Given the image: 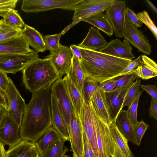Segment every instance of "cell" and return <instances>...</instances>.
<instances>
[{
  "mask_svg": "<svg viewBox=\"0 0 157 157\" xmlns=\"http://www.w3.org/2000/svg\"><path fill=\"white\" fill-rule=\"evenodd\" d=\"M51 85L32 93L31 99L23 113L20 127L22 140L36 143L47 130L53 127Z\"/></svg>",
  "mask_w": 157,
  "mask_h": 157,
  "instance_id": "cell-1",
  "label": "cell"
},
{
  "mask_svg": "<svg viewBox=\"0 0 157 157\" xmlns=\"http://www.w3.org/2000/svg\"><path fill=\"white\" fill-rule=\"evenodd\" d=\"M78 47L82 55L80 62L85 78L99 84L115 78L132 60Z\"/></svg>",
  "mask_w": 157,
  "mask_h": 157,
  "instance_id": "cell-2",
  "label": "cell"
},
{
  "mask_svg": "<svg viewBox=\"0 0 157 157\" xmlns=\"http://www.w3.org/2000/svg\"><path fill=\"white\" fill-rule=\"evenodd\" d=\"M22 71L23 83L26 89L32 93L52 85L59 78L48 57L37 58Z\"/></svg>",
  "mask_w": 157,
  "mask_h": 157,
  "instance_id": "cell-3",
  "label": "cell"
},
{
  "mask_svg": "<svg viewBox=\"0 0 157 157\" xmlns=\"http://www.w3.org/2000/svg\"><path fill=\"white\" fill-rule=\"evenodd\" d=\"M114 0H81L75 6L72 22L61 33L63 34L79 22L96 14L106 10Z\"/></svg>",
  "mask_w": 157,
  "mask_h": 157,
  "instance_id": "cell-4",
  "label": "cell"
},
{
  "mask_svg": "<svg viewBox=\"0 0 157 157\" xmlns=\"http://www.w3.org/2000/svg\"><path fill=\"white\" fill-rule=\"evenodd\" d=\"M81 0H23L21 10L29 13L61 9L73 10Z\"/></svg>",
  "mask_w": 157,
  "mask_h": 157,
  "instance_id": "cell-5",
  "label": "cell"
},
{
  "mask_svg": "<svg viewBox=\"0 0 157 157\" xmlns=\"http://www.w3.org/2000/svg\"><path fill=\"white\" fill-rule=\"evenodd\" d=\"M38 56L35 51L25 54L0 55V70L6 74H15L22 71Z\"/></svg>",
  "mask_w": 157,
  "mask_h": 157,
  "instance_id": "cell-6",
  "label": "cell"
},
{
  "mask_svg": "<svg viewBox=\"0 0 157 157\" xmlns=\"http://www.w3.org/2000/svg\"><path fill=\"white\" fill-rule=\"evenodd\" d=\"M95 111L91 101H84L79 117L83 131L86 136L96 157H99L96 132Z\"/></svg>",
  "mask_w": 157,
  "mask_h": 157,
  "instance_id": "cell-7",
  "label": "cell"
},
{
  "mask_svg": "<svg viewBox=\"0 0 157 157\" xmlns=\"http://www.w3.org/2000/svg\"><path fill=\"white\" fill-rule=\"evenodd\" d=\"M95 120L99 157H111L114 152V145L109 125L97 114L96 112Z\"/></svg>",
  "mask_w": 157,
  "mask_h": 157,
  "instance_id": "cell-8",
  "label": "cell"
},
{
  "mask_svg": "<svg viewBox=\"0 0 157 157\" xmlns=\"http://www.w3.org/2000/svg\"><path fill=\"white\" fill-rule=\"evenodd\" d=\"M51 93L65 118L67 126L70 124L72 114L74 111L63 78H58L52 83L51 86Z\"/></svg>",
  "mask_w": 157,
  "mask_h": 157,
  "instance_id": "cell-9",
  "label": "cell"
},
{
  "mask_svg": "<svg viewBox=\"0 0 157 157\" xmlns=\"http://www.w3.org/2000/svg\"><path fill=\"white\" fill-rule=\"evenodd\" d=\"M9 81L6 92L9 107L8 113L20 127L26 105L13 81L9 77Z\"/></svg>",
  "mask_w": 157,
  "mask_h": 157,
  "instance_id": "cell-10",
  "label": "cell"
},
{
  "mask_svg": "<svg viewBox=\"0 0 157 157\" xmlns=\"http://www.w3.org/2000/svg\"><path fill=\"white\" fill-rule=\"evenodd\" d=\"M126 8L125 1L114 0L113 3L105 10V14L112 26L114 36L117 38L123 37Z\"/></svg>",
  "mask_w": 157,
  "mask_h": 157,
  "instance_id": "cell-11",
  "label": "cell"
},
{
  "mask_svg": "<svg viewBox=\"0 0 157 157\" xmlns=\"http://www.w3.org/2000/svg\"><path fill=\"white\" fill-rule=\"evenodd\" d=\"M71 151L73 157H82L83 152V129L80 119L75 112L70 123L67 126Z\"/></svg>",
  "mask_w": 157,
  "mask_h": 157,
  "instance_id": "cell-12",
  "label": "cell"
},
{
  "mask_svg": "<svg viewBox=\"0 0 157 157\" xmlns=\"http://www.w3.org/2000/svg\"><path fill=\"white\" fill-rule=\"evenodd\" d=\"M123 37L128 40L138 50L144 54L150 55L151 53V46L147 37L135 25L125 23Z\"/></svg>",
  "mask_w": 157,
  "mask_h": 157,
  "instance_id": "cell-13",
  "label": "cell"
},
{
  "mask_svg": "<svg viewBox=\"0 0 157 157\" xmlns=\"http://www.w3.org/2000/svg\"><path fill=\"white\" fill-rule=\"evenodd\" d=\"M72 55L70 48L60 43L58 48L46 56L51 62L58 74L59 78H62L66 75L70 66Z\"/></svg>",
  "mask_w": 157,
  "mask_h": 157,
  "instance_id": "cell-14",
  "label": "cell"
},
{
  "mask_svg": "<svg viewBox=\"0 0 157 157\" xmlns=\"http://www.w3.org/2000/svg\"><path fill=\"white\" fill-rule=\"evenodd\" d=\"M22 140L20 135V127L9 114L0 125V141L12 147Z\"/></svg>",
  "mask_w": 157,
  "mask_h": 157,
  "instance_id": "cell-15",
  "label": "cell"
},
{
  "mask_svg": "<svg viewBox=\"0 0 157 157\" xmlns=\"http://www.w3.org/2000/svg\"><path fill=\"white\" fill-rule=\"evenodd\" d=\"M130 44L126 39L121 41L119 39L113 40L99 51L119 58L132 60L135 56L132 52Z\"/></svg>",
  "mask_w": 157,
  "mask_h": 157,
  "instance_id": "cell-16",
  "label": "cell"
},
{
  "mask_svg": "<svg viewBox=\"0 0 157 157\" xmlns=\"http://www.w3.org/2000/svg\"><path fill=\"white\" fill-rule=\"evenodd\" d=\"M34 51L30 48L26 39L21 34L0 42V55L25 54Z\"/></svg>",
  "mask_w": 157,
  "mask_h": 157,
  "instance_id": "cell-17",
  "label": "cell"
},
{
  "mask_svg": "<svg viewBox=\"0 0 157 157\" xmlns=\"http://www.w3.org/2000/svg\"><path fill=\"white\" fill-rule=\"evenodd\" d=\"M134 81H131L123 86L105 93L112 118L113 116V118L122 109V106L125 95Z\"/></svg>",
  "mask_w": 157,
  "mask_h": 157,
  "instance_id": "cell-18",
  "label": "cell"
},
{
  "mask_svg": "<svg viewBox=\"0 0 157 157\" xmlns=\"http://www.w3.org/2000/svg\"><path fill=\"white\" fill-rule=\"evenodd\" d=\"M39 155L36 143L22 140L6 151L5 157H39Z\"/></svg>",
  "mask_w": 157,
  "mask_h": 157,
  "instance_id": "cell-19",
  "label": "cell"
},
{
  "mask_svg": "<svg viewBox=\"0 0 157 157\" xmlns=\"http://www.w3.org/2000/svg\"><path fill=\"white\" fill-rule=\"evenodd\" d=\"M91 101L97 114L109 125L112 119L105 93L100 88L93 95Z\"/></svg>",
  "mask_w": 157,
  "mask_h": 157,
  "instance_id": "cell-20",
  "label": "cell"
},
{
  "mask_svg": "<svg viewBox=\"0 0 157 157\" xmlns=\"http://www.w3.org/2000/svg\"><path fill=\"white\" fill-rule=\"evenodd\" d=\"M51 113L53 127L66 141H69L65 118L53 96L51 94Z\"/></svg>",
  "mask_w": 157,
  "mask_h": 157,
  "instance_id": "cell-21",
  "label": "cell"
},
{
  "mask_svg": "<svg viewBox=\"0 0 157 157\" xmlns=\"http://www.w3.org/2000/svg\"><path fill=\"white\" fill-rule=\"evenodd\" d=\"M107 43L99 30L91 26L85 38L78 46L83 48L98 51L104 47Z\"/></svg>",
  "mask_w": 157,
  "mask_h": 157,
  "instance_id": "cell-22",
  "label": "cell"
},
{
  "mask_svg": "<svg viewBox=\"0 0 157 157\" xmlns=\"http://www.w3.org/2000/svg\"><path fill=\"white\" fill-rule=\"evenodd\" d=\"M21 34L26 39L29 46L37 53L46 50L42 35L35 28L25 24Z\"/></svg>",
  "mask_w": 157,
  "mask_h": 157,
  "instance_id": "cell-23",
  "label": "cell"
},
{
  "mask_svg": "<svg viewBox=\"0 0 157 157\" xmlns=\"http://www.w3.org/2000/svg\"><path fill=\"white\" fill-rule=\"evenodd\" d=\"M63 78L74 110L79 117L85 101L82 94L67 75Z\"/></svg>",
  "mask_w": 157,
  "mask_h": 157,
  "instance_id": "cell-24",
  "label": "cell"
},
{
  "mask_svg": "<svg viewBox=\"0 0 157 157\" xmlns=\"http://www.w3.org/2000/svg\"><path fill=\"white\" fill-rule=\"evenodd\" d=\"M140 65L133 71L137 78L147 80L157 75V65L152 59L145 55L141 56Z\"/></svg>",
  "mask_w": 157,
  "mask_h": 157,
  "instance_id": "cell-25",
  "label": "cell"
},
{
  "mask_svg": "<svg viewBox=\"0 0 157 157\" xmlns=\"http://www.w3.org/2000/svg\"><path fill=\"white\" fill-rule=\"evenodd\" d=\"M66 74L70 77L82 94L85 75L80 61L73 55H72L71 64Z\"/></svg>",
  "mask_w": 157,
  "mask_h": 157,
  "instance_id": "cell-26",
  "label": "cell"
},
{
  "mask_svg": "<svg viewBox=\"0 0 157 157\" xmlns=\"http://www.w3.org/2000/svg\"><path fill=\"white\" fill-rule=\"evenodd\" d=\"M115 124L119 131L128 141L133 142V127L127 110H121L117 114Z\"/></svg>",
  "mask_w": 157,
  "mask_h": 157,
  "instance_id": "cell-27",
  "label": "cell"
},
{
  "mask_svg": "<svg viewBox=\"0 0 157 157\" xmlns=\"http://www.w3.org/2000/svg\"><path fill=\"white\" fill-rule=\"evenodd\" d=\"M117 115L112 119L109 125L111 136L113 141L125 157H130L131 151L128 144V141L121 133L116 125L115 121Z\"/></svg>",
  "mask_w": 157,
  "mask_h": 157,
  "instance_id": "cell-28",
  "label": "cell"
},
{
  "mask_svg": "<svg viewBox=\"0 0 157 157\" xmlns=\"http://www.w3.org/2000/svg\"><path fill=\"white\" fill-rule=\"evenodd\" d=\"M82 21L91 24L109 36L113 34V28L106 15L102 12L90 16Z\"/></svg>",
  "mask_w": 157,
  "mask_h": 157,
  "instance_id": "cell-29",
  "label": "cell"
},
{
  "mask_svg": "<svg viewBox=\"0 0 157 157\" xmlns=\"http://www.w3.org/2000/svg\"><path fill=\"white\" fill-rule=\"evenodd\" d=\"M63 137L53 127L47 130L36 143L39 154Z\"/></svg>",
  "mask_w": 157,
  "mask_h": 157,
  "instance_id": "cell-30",
  "label": "cell"
},
{
  "mask_svg": "<svg viewBox=\"0 0 157 157\" xmlns=\"http://www.w3.org/2000/svg\"><path fill=\"white\" fill-rule=\"evenodd\" d=\"M66 141L63 138L57 140L40 154L39 157H63L69 150L64 145Z\"/></svg>",
  "mask_w": 157,
  "mask_h": 157,
  "instance_id": "cell-31",
  "label": "cell"
},
{
  "mask_svg": "<svg viewBox=\"0 0 157 157\" xmlns=\"http://www.w3.org/2000/svg\"><path fill=\"white\" fill-rule=\"evenodd\" d=\"M2 19L6 24L16 29H23L25 25L18 11L15 9H10Z\"/></svg>",
  "mask_w": 157,
  "mask_h": 157,
  "instance_id": "cell-32",
  "label": "cell"
},
{
  "mask_svg": "<svg viewBox=\"0 0 157 157\" xmlns=\"http://www.w3.org/2000/svg\"><path fill=\"white\" fill-rule=\"evenodd\" d=\"M22 29H16L10 26L0 20V42L10 39L21 34Z\"/></svg>",
  "mask_w": 157,
  "mask_h": 157,
  "instance_id": "cell-33",
  "label": "cell"
},
{
  "mask_svg": "<svg viewBox=\"0 0 157 157\" xmlns=\"http://www.w3.org/2000/svg\"><path fill=\"white\" fill-rule=\"evenodd\" d=\"M100 89L99 85L96 82L85 79L82 91V95L85 101L89 102L95 93Z\"/></svg>",
  "mask_w": 157,
  "mask_h": 157,
  "instance_id": "cell-34",
  "label": "cell"
},
{
  "mask_svg": "<svg viewBox=\"0 0 157 157\" xmlns=\"http://www.w3.org/2000/svg\"><path fill=\"white\" fill-rule=\"evenodd\" d=\"M141 83V80L137 78L133 83L128 90L125 97L122 109L124 106L128 107L132 103L137 94L140 91V86Z\"/></svg>",
  "mask_w": 157,
  "mask_h": 157,
  "instance_id": "cell-35",
  "label": "cell"
},
{
  "mask_svg": "<svg viewBox=\"0 0 157 157\" xmlns=\"http://www.w3.org/2000/svg\"><path fill=\"white\" fill-rule=\"evenodd\" d=\"M63 35L61 33L52 35H47L43 37V40L46 50H48L50 52L56 50L59 47L60 39Z\"/></svg>",
  "mask_w": 157,
  "mask_h": 157,
  "instance_id": "cell-36",
  "label": "cell"
},
{
  "mask_svg": "<svg viewBox=\"0 0 157 157\" xmlns=\"http://www.w3.org/2000/svg\"><path fill=\"white\" fill-rule=\"evenodd\" d=\"M149 125L143 121L138 122L133 128V143L139 146L140 145L142 139Z\"/></svg>",
  "mask_w": 157,
  "mask_h": 157,
  "instance_id": "cell-37",
  "label": "cell"
},
{
  "mask_svg": "<svg viewBox=\"0 0 157 157\" xmlns=\"http://www.w3.org/2000/svg\"><path fill=\"white\" fill-rule=\"evenodd\" d=\"M139 91L134 101L127 110L130 121L133 128L137 124V113L138 105L140 97L143 91Z\"/></svg>",
  "mask_w": 157,
  "mask_h": 157,
  "instance_id": "cell-38",
  "label": "cell"
},
{
  "mask_svg": "<svg viewBox=\"0 0 157 157\" xmlns=\"http://www.w3.org/2000/svg\"><path fill=\"white\" fill-rule=\"evenodd\" d=\"M137 15L142 23L145 24L150 30L157 40V29L147 12L144 10L143 11L138 13Z\"/></svg>",
  "mask_w": 157,
  "mask_h": 157,
  "instance_id": "cell-39",
  "label": "cell"
},
{
  "mask_svg": "<svg viewBox=\"0 0 157 157\" xmlns=\"http://www.w3.org/2000/svg\"><path fill=\"white\" fill-rule=\"evenodd\" d=\"M125 23L132 24L137 28L141 27L143 24L137 14L128 7L125 10Z\"/></svg>",
  "mask_w": 157,
  "mask_h": 157,
  "instance_id": "cell-40",
  "label": "cell"
},
{
  "mask_svg": "<svg viewBox=\"0 0 157 157\" xmlns=\"http://www.w3.org/2000/svg\"><path fill=\"white\" fill-rule=\"evenodd\" d=\"M118 77L117 78H116L115 85L113 90L123 86L131 81H135L137 78L133 71Z\"/></svg>",
  "mask_w": 157,
  "mask_h": 157,
  "instance_id": "cell-41",
  "label": "cell"
},
{
  "mask_svg": "<svg viewBox=\"0 0 157 157\" xmlns=\"http://www.w3.org/2000/svg\"><path fill=\"white\" fill-rule=\"evenodd\" d=\"M18 0H0V17H3L11 9H15Z\"/></svg>",
  "mask_w": 157,
  "mask_h": 157,
  "instance_id": "cell-42",
  "label": "cell"
},
{
  "mask_svg": "<svg viewBox=\"0 0 157 157\" xmlns=\"http://www.w3.org/2000/svg\"><path fill=\"white\" fill-rule=\"evenodd\" d=\"M141 56H139L136 59L132 60L131 62L120 74L115 78L126 75L134 71L139 66L141 62Z\"/></svg>",
  "mask_w": 157,
  "mask_h": 157,
  "instance_id": "cell-43",
  "label": "cell"
},
{
  "mask_svg": "<svg viewBox=\"0 0 157 157\" xmlns=\"http://www.w3.org/2000/svg\"><path fill=\"white\" fill-rule=\"evenodd\" d=\"M83 152L82 157H96L85 134L83 131Z\"/></svg>",
  "mask_w": 157,
  "mask_h": 157,
  "instance_id": "cell-44",
  "label": "cell"
},
{
  "mask_svg": "<svg viewBox=\"0 0 157 157\" xmlns=\"http://www.w3.org/2000/svg\"><path fill=\"white\" fill-rule=\"evenodd\" d=\"M116 78H113L106 80L100 84L101 89L105 93H108L112 90L115 85Z\"/></svg>",
  "mask_w": 157,
  "mask_h": 157,
  "instance_id": "cell-45",
  "label": "cell"
},
{
  "mask_svg": "<svg viewBox=\"0 0 157 157\" xmlns=\"http://www.w3.org/2000/svg\"><path fill=\"white\" fill-rule=\"evenodd\" d=\"M140 88L147 92L152 98L157 101V88L156 86L152 84L140 85Z\"/></svg>",
  "mask_w": 157,
  "mask_h": 157,
  "instance_id": "cell-46",
  "label": "cell"
},
{
  "mask_svg": "<svg viewBox=\"0 0 157 157\" xmlns=\"http://www.w3.org/2000/svg\"><path fill=\"white\" fill-rule=\"evenodd\" d=\"M9 78L6 73L0 70V87L5 92L8 85Z\"/></svg>",
  "mask_w": 157,
  "mask_h": 157,
  "instance_id": "cell-47",
  "label": "cell"
},
{
  "mask_svg": "<svg viewBox=\"0 0 157 157\" xmlns=\"http://www.w3.org/2000/svg\"><path fill=\"white\" fill-rule=\"evenodd\" d=\"M149 116L157 120V101L151 99L150 106L149 109Z\"/></svg>",
  "mask_w": 157,
  "mask_h": 157,
  "instance_id": "cell-48",
  "label": "cell"
},
{
  "mask_svg": "<svg viewBox=\"0 0 157 157\" xmlns=\"http://www.w3.org/2000/svg\"><path fill=\"white\" fill-rule=\"evenodd\" d=\"M0 105L4 107L8 111L9 107L6 92L0 87Z\"/></svg>",
  "mask_w": 157,
  "mask_h": 157,
  "instance_id": "cell-49",
  "label": "cell"
},
{
  "mask_svg": "<svg viewBox=\"0 0 157 157\" xmlns=\"http://www.w3.org/2000/svg\"><path fill=\"white\" fill-rule=\"evenodd\" d=\"M70 48L72 55L75 56L79 61L81 60L82 58V55L78 46L75 44H71L70 46Z\"/></svg>",
  "mask_w": 157,
  "mask_h": 157,
  "instance_id": "cell-50",
  "label": "cell"
},
{
  "mask_svg": "<svg viewBox=\"0 0 157 157\" xmlns=\"http://www.w3.org/2000/svg\"><path fill=\"white\" fill-rule=\"evenodd\" d=\"M8 113V111L0 105V125L3 121Z\"/></svg>",
  "mask_w": 157,
  "mask_h": 157,
  "instance_id": "cell-51",
  "label": "cell"
},
{
  "mask_svg": "<svg viewBox=\"0 0 157 157\" xmlns=\"http://www.w3.org/2000/svg\"><path fill=\"white\" fill-rule=\"evenodd\" d=\"M113 142L114 152L111 157H125L119 148Z\"/></svg>",
  "mask_w": 157,
  "mask_h": 157,
  "instance_id": "cell-52",
  "label": "cell"
},
{
  "mask_svg": "<svg viewBox=\"0 0 157 157\" xmlns=\"http://www.w3.org/2000/svg\"><path fill=\"white\" fill-rule=\"evenodd\" d=\"M147 5L150 10L154 13L157 14V9L153 3L149 0H146Z\"/></svg>",
  "mask_w": 157,
  "mask_h": 157,
  "instance_id": "cell-53",
  "label": "cell"
},
{
  "mask_svg": "<svg viewBox=\"0 0 157 157\" xmlns=\"http://www.w3.org/2000/svg\"><path fill=\"white\" fill-rule=\"evenodd\" d=\"M4 145L0 141V157H5L6 151L5 150Z\"/></svg>",
  "mask_w": 157,
  "mask_h": 157,
  "instance_id": "cell-54",
  "label": "cell"
},
{
  "mask_svg": "<svg viewBox=\"0 0 157 157\" xmlns=\"http://www.w3.org/2000/svg\"><path fill=\"white\" fill-rule=\"evenodd\" d=\"M130 157H134L133 155V154L132 152L131 151L130 152Z\"/></svg>",
  "mask_w": 157,
  "mask_h": 157,
  "instance_id": "cell-55",
  "label": "cell"
},
{
  "mask_svg": "<svg viewBox=\"0 0 157 157\" xmlns=\"http://www.w3.org/2000/svg\"><path fill=\"white\" fill-rule=\"evenodd\" d=\"M63 157H69V156H68L67 155H65Z\"/></svg>",
  "mask_w": 157,
  "mask_h": 157,
  "instance_id": "cell-56",
  "label": "cell"
}]
</instances>
